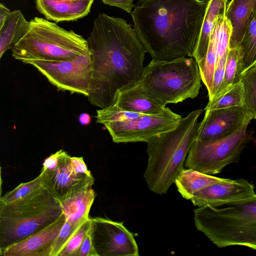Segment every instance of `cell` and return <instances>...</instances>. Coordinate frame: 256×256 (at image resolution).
Listing matches in <instances>:
<instances>
[{"label":"cell","instance_id":"1","mask_svg":"<svg viewBox=\"0 0 256 256\" xmlns=\"http://www.w3.org/2000/svg\"><path fill=\"white\" fill-rule=\"evenodd\" d=\"M86 40L92 62L87 97L102 108L114 103L118 90L140 80L147 52L130 24L104 13L95 18Z\"/></svg>","mask_w":256,"mask_h":256},{"label":"cell","instance_id":"2","mask_svg":"<svg viewBox=\"0 0 256 256\" xmlns=\"http://www.w3.org/2000/svg\"><path fill=\"white\" fill-rule=\"evenodd\" d=\"M209 0H140L132 12L140 40L154 60L192 57Z\"/></svg>","mask_w":256,"mask_h":256},{"label":"cell","instance_id":"3","mask_svg":"<svg viewBox=\"0 0 256 256\" xmlns=\"http://www.w3.org/2000/svg\"><path fill=\"white\" fill-rule=\"evenodd\" d=\"M204 110L197 109L182 118L177 126L147 142L148 162L144 178L152 192L166 194L184 169L187 156L198 138V118Z\"/></svg>","mask_w":256,"mask_h":256},{"label":"cell","instance_id":"4","mask_svg":"<svg viewBox=\"0 0 256 256\" xmlns=\"http://www.w3.org/2000/svg\"><path fill=\"white\" fill-rule=\"evenodd\" d=\"M194 224L219 248L245 246L256 250V198L218 207L205 206L194 210Z\"/></svg>","mask_w":256,"mask_h":256},{"label":"cell","instance_id":"5","mask_svg":"<svg viewBox=\"0 0 256 256\" xmlns=\"http://www.w3.org/2000/svg\"><path fill=\"white\" fill-rule=\"evenodd\" d=\"M12 50L15 59L30 64L60 62L90 52L82 36L38 17L30 21L27 32Z\"/></svg>","mask_w":256,"mask_h":256},{"label":"cell","instance_id":"6","mask_svg":"<svg viewBox=\"0 0 256 256\" xmlns=\"http://www.w3.org/2000/svg\"><path fill=\"white\" fill-rule=\"evenodd\" d=\"M62 213L58 200L46 188L21 198L0 202V251L38 232Z\"/></svg>","mask_w":256,"mask_h":256},{"label":"cell","instance_id":"7","mask_svg":"<svg viewBox=\"0 0 256 256\" xmlns=\"http://www.w3.org/2000/svg\"><path fill=\"white\" fill-rule=\"evenodd\" d=\"M198 65L192 57L152 60L138 84L148 94L164 105L194 98L202 86Z\"/></svg>","mask_w":256,"mask_h":256},{"label":"cell","instance_id":"8","mask_svg":"<svg viewBox=\"0 0 256 256\" xmlns=\"http://www.w3.org/2000/svg\"><path fill=\"white\" fill-rule=\"evenodd\" d=\"M248 124H246L224 138L210 140L196 139L187 156L185 166L211 175L219 174L226 166L237 162L250 140L246 132Z\"/></svg>","mask_w":256,"mask_h":256},{"label":"cell","instance_id":"9","mask_svg":"<svg viewBox=\"0 0 256 256\" xmlns=\"http://www.w3.org/2000/svg\"><path fill=\"white\" fill-rule=\"evenodd\" d=\"M58 90L88 96L92 78L91 53L60 62L30 64Z\"/></svg>","mask_w":256,"mask_h":256},{"label":"cell","instance_id":"10","mask_svg":"<svg viewBox=\"0 0 256 256\" xmlns=\"http://www.w3.org/2000/svg\"><path fill=\"white\" fill-rule=\"evenodd\" d=\"M182 118L168 108L160 114H143L136 118L109 123L104 126L114 142H147L175 128Z\"/></svg>","mask_w":256,"mask_h":256},{"label":"cell","instance_id":"11","mask_svg":"<svg viewBox=\"0 0 256 256\" xmlns=\"http://www.w3.org/2000/svg\"><path fill=\"white\" fill-rule=\"evenodd\" d=\"M90 233L97 256H138L133 234L122 222L102 218H90Z\"/></svg>","mask_w":256,"mask_h":256},{"label":"cell","instance_id":"12","mask_svg":"<svg viewBox=\"0 0 256 256\" xmlns=\"http://www.w3.org/2000/svg\"><path fill=\"white\" fill-rule=\"evenodd\" d=\"M256 198L254 186L247 180L222 178L196 192L190 200L198 207H218L245 202Z\"/></svg>","mask_w":256,"mask_h":256},{"label":"cell","instance_id":"13","mask_svg":"<svg viewBox=\"0 0 256 256\" xmlns=\"http://www.w3.org/2000/svg\"><path fill=\"white\" fill-rule=\"evenodd\" d=\"M200 122L197 140H210L228 136L253 119L243 106L206 110Z\"/></svg>","mask_w":256,"mask_h":256},{"label":"cell","instance_id":"14","mask_svg":"<svg viewBox=\"0 0 256 256\" xmlns=\"http://www.w3.org/2000/svg\"><path fill=\"white\" fill-rule=\"evenodd\" d=\"M66 221L64 213L54 222L0 251L1 256H51L56 238Z\"/></svg>","mask_w":256,"mask_h":256},{"label":"cell","instance_id":"15","mask_svg":"<svg viewBox=\"0 0 256 256\" xmlns=\"http://www.w3.org/2000/svg\"><path fill=\"white\" fill-rule=\"evenodd\" d=\"M70 157V156H68L57 169L52 171L44 170L45 187L58 200L62 198L72 190L94 182L92 176L75 172L72 165Z\"/></svg>","mask_w":256,"mask_h":256},{"label":"cell","instance_id":"16","mask_svg":"<svg viewBox=\"0 0 256 256\" xmlns=\"http://www.w3.org/2000/svg\"><path fill=\"white\" fill-rule=\"evenodd\" d=\"M114 103L126 110L146 114H160L168 108L146 94L138 82L118 90Z\"/></svg>","mask_w":256,"mask_h":256},{"label":"cell","instance_id":"17","mask_svg":"<svg viewBox=\"0 0 256 256\" xmlns=\"http://www.w3.org/2000/svg\"><path fill=\"white\" fill-rule=\"evenodd\" d=\"M94 0H36V7L47 20L58 22L76 20L86 16Z\"/></svg>","mask_w":256,"mask_h":256},{"label":"cell","instance_id":"18","mask_svg":"<svg viewBox=\"0 0 256 256\" xmlns=\"http://www.w3.org/2000/svg\"><path fill=\"white\" fill-rule=\"evenodd\" d=\"M94 184H88L58 200L66 220L71 224L80 226L89 218V212L96 196L92 188Z\"/></svg>","mask_w":256,"mask_h":256},{"label":"cell","instance_id":"19","mask_svg":"<svg viewBox=\"0 0 256 256\" xmlns=\"http://www.w3.org/2000/svg\"><path fill=\"white\" fill-rule=\"evenodd\" d=\"M256 11V0H232L227 4L225 16L230 24L229 50L238 48L250 18Z\"/></svg>","mask_w":256,"mask_h":256},{"label":"cell","instance_id":"20","mask_svg":"<svg viewBox=\"0 0 256 256\" xmlns=\"http://www.w3.org/2000/svg\"><path fill=\"white\" fill-rule=\"evenodd\" d=\"M228 0H209L198 38L192 53L198 64L204 59L211 34L219 17L225 15Z\"/></svg>","mask_w":256,"mask_h":256},{"label":"cell","instance_id":"21","mask_svg":"<svg viewBox=\"0 0 256 256\" xmlns=\"http://www.w3.org/2000/svg\"><path fill=\"white\" fill-rule=\"evenodd\" d=\"M30 22L20 10L10 12L0 26V58L14 46L27 32Z\"/></svg>","mask_w":256,"mask_h":256},{"label":"cell","instance_id":"22","mask_svg":"<svg viewBox=\"0 0 256 256\" xmlns=\"http://www.w3.org/2000/svg\"><path fill=\"white\" fill-rule=\"evenodd\" d=\"M222 178L187 168L180 172L174 182L181 196L186 200H190L196 192Z\"/></svg>","mask_w":256,"mask_h":256},{"label":"cell","instance_id":"23","mask_svg":"<svg viewBox=\"0 0 256 256\" xmlns=\"http://www.w3.org/2000/svg\"><path fill=\"white\" fill-rule=\"evenodd\" d=\"M238 49L242 73L256 66V11L250 18Z\"/></svg>","mask_w":256,"mask_h":256},{"label":"cell","instance_id":"24","mask_svg":"<svg viewBox=\"0 0 256 256\" xmlns=\"http://www.w3.org/2000/svg\"><path fill=\"white\" fill-rule=\"evenodd\" d=\"M240 82L243 106L256 119V66L242 74Z\"/></svg>","mask_w":256,"mask_h":256},{"label":"cell","instance_id":"25","mask_svg":"<svg viewBox=\"0 0 256 256\" xmlns=\"http://www.w3.org/2000/svg\"><path fill=\"white\" fill-rule=\"evenodd\" d=\"M243 106L242 88L240 82L228 86L212 100H208L204 110H212Z\"/></svg>","mask_w":256,"mask_h":256},{"label":"cell","instance_id":"26","mask_svg":"<svg viewBox=\"0 0 256 256\" xmlns=\"http://www.w3.org/2000/svg\"><path fill=\"white\" fill-rule=\"evenodd\" d=\"M216 64L217 56L215 46L214 33L212 31L210 37L206 55L202 62L198 64L202 80L206 88L208 96L212 91L214 74Z\"/></svg>","mask_w":256,"mask_h":256},{"label":"cell","instance_id":"27","mask_svg":"<svg viewBox=\"0 0 256 256\" xmlns=\"http://www.w3.org/2000/svg\"><path fill=\"white\" fill-rule=\"evenodd\" d=\"M46 171L42 170L40 174L32 180L21 183L13 190L1 196L0 202H7L28 196L45 187Z\"/></svg>","mask_w":256,"mask_h":256},{"label":"cell","instance_id":"28","mask_svg":"<svg viewBox=\"0 0 256 256\" xmlns=\"http://www.w3.org/2000/svg\"><path fill=\"white\" fill-rule=\"evenodd\" d=\"M242 74L238 49H230L225 64L223 82L216 96L224 91L230 86L239 82Z\"/></svg>","mask_w":256,"mask_h":256},{"label":"cell","instance_id":"29","mask_svg":"<svg viewBox=\"0 0 256 256\" xmlns=\"http://www.w3.org/2000/svg\"><path fill=\"white\" fill-rule=\"evenodd\" d=\"M143 114L126 110L113 103L96 111V122L106 124L136 118Z\"/></svg>","mask_w":256,"mask_h":256},{"label":"cell","instance_id":"30","mask_svg":"<svg viewBox=\"0 0 256 256\" xmlns=\"http://www.w3.org/2000/svg\"><path fill=\"white\" fill-rule=\"evenodd\" d=\"M90 227L91 220L89 218L75 230L58 256H78L80 248Z\"/></svg>","mask_w":256,"mask_h":256},{"label":"cell","instance_id":"31","mask_svg":"<svg viewBox=\"0 0 256 256\" xmlns=\"http://www.w3.org/2000/svg\"><path fill=\"white\" fill-rule=\"evenodd\" d=\"M79 226H74L66 221L57 236L51 254V256H58L70 236Z\"/></svg>","mask_w":256,"mask_h":256},{"label":"cell","instance_id":"32","mask_svg":"<svg viewBox=\"0 0 256 256\" xmlns=\"http://www.w3.org/2000/svg\"><path fill=\"white\" fill-rule=\"evenodd\" d=\"M70 155L62 149L52 154L42 163V170L52 171L57 169Z\"/></svg>","mask_w":256,"mask_h":256},{"label":"cell","instance_id":"33","mask_svg":"<svg viewBox=\"0 0 256 256\" xmlns=\"http://www.w3.org/2000/svg\"><path fill=\"white\" fill-rule=\"evenodd\" d=\"M78 256H97L92 243L90 230L80 248Z\"/></svg>","mask_w":256,"mask_h":256},{"label":"cell","instance_id":"34","mask_svg":"<svg viewBox=\"0 0 256 256\" xmlns=\"http://www.w3.org/2000/svg\"><path fill=\"white\" fill-rule=\"evenodd\" d=\"M70 161L73 169L76 173L88 176H92L90 172L88 170L82 156H71Z\"/></svg>","mask_w":256,"mask_h":256},{"label":"cell","instance_id":"35","mask_svg":"<svg viewBox=\"0 0 256 256\" xmlns=\"http://www.w3.org/2000/svg\"><path fill=\"white\" fill-rule=\"evenodd\" d=\"M106 4L114 6L122 9L131 13L132 8L135 6L133 4L134 0H102Z\"/></svg>","mask_w":256,"mask_h":256},{"label":"cell","instance_id":"36","mask_svg":"<svg viewBox=\"0 0 256 256\" xmlns=\"http://www.w3.org/2000/svg\"><path fill=\"white\" fill-rule=\"evenodd\" d=\"M10 12V10L4 4H0V26L4 22Z\"/></svg>","mask_w":256,"mask_h":256},{"label":"cell","instance_id":"37","mask_svg":"<svg viewBox=\"0 0 256 256\" xmlns=\"http://www.w3.org/2000/svg\"><path fill=\"white\" fill-rule=\"evenodd\" d=\"M78 120L82 125L88 126L90 123L92 118L88 114L83 112L79 115Z\"/></svg>","mask_w":256,"mask_h":256},{"label":"cell","instance_id":"38","mask_svg":"<svg viewBox=\"0 0 256 256\" xmlns=\"http://www.w3.org/2000/svg\"><path fill=\"white\" fill-rule=\"evenodd\" d=\"M61 0L75 1V0Z\"/></svg>","mask_w":256,"mask_h":256}]
</instances>
